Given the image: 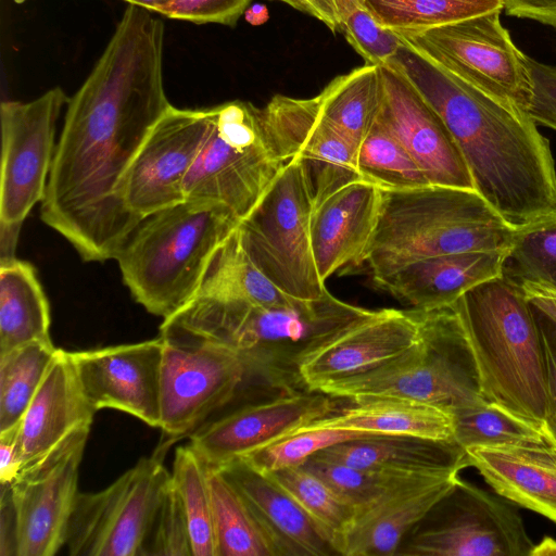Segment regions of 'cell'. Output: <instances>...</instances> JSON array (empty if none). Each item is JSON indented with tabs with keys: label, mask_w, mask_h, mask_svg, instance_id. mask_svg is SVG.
Instances as JSON below:
<instances>
[{
	"label": "cell",
	"mask_w": 556,
	"mask_h": 556,
	"mask_svg": "<svg viewBox=\"0 0 556 556\" xmlns=\"http://www.w3.org/2000/svg\"><path fill=\"white\" fill-rule=\"evenodd\" d=\"M128 4L93 68L68 100L41 220L85 262L115 256L141 219L126 207L124 177L172 106L164 86V24Z\"/></svg>",
	"instance_id": "obj_1"
},
{
	"label": "cell",
	"mask_w": 556,
	"mask_h": 556,
	"mask_svg": "<svg viewBox=\"0 0 556 556\" xmlns=\"http://www.w3.org/2000/svg\"><path fill=\"white\" fill-rule=\"evenodd\" d=\"M401 39L391 63L442 117L478 193L514 227L556 211L555 161L548 139L530 116Z\"/></svg>",
	"instance_id": "obj_2"
},
{
	"label": "cell",
	"mask_w": 556,
	"mask_h": 556,
	"mask_svg": "<svg viewBox=\"0 0 556 556\" xmlns=\"http://www.w3.org/2000/svg\"><path fill=\"white\" fill-rule=\"evenodd\" d=\"M371 311L333 296L265 307L198 294L160 327V336L208 342L235 352L247 377L281 393L306 391L300 369L308 354Z\"/></svg>",
	"instance_id": "obj_3"
},
{
	"label": "cell",
	"mask_w": 556,
	"mask_h": 556,
	"mask_svg": "<svg viewBox=\"0 0 556 556\" xmlns=\"http://www.w3.org/2000/svg\"><path fill=\"white\" fill-rule=\"evenodd\" d=\"M514 228L475 189H381L378 222L361 265L377 283L425 257L508 249Z\"/></svg>",
	"instance_id": "obj_4"
},
{
	"label": "cell",
	"mask_w": 556,
	"mask_h": 556,
	"mask_svg": "<svg viewBox=\"0 0 556 556\" xmlns=\"http://www.w3.org/2000/svg\"><path fill=\"white\" fill-rule=\"evenodd\" d=\"M239 222L210 200H185L143 217L115 256L135 301L163 319L186 306Z\"/></svg>",
	"instance_id": "obj_5"
},
{
	"label": "cell",
	"mask_w": 556,
	"mask_h": 556,
	"mask_svg": "<svg viewBox=\"0 0 556 556\" xmlns=\"http://www.w3.org/2000/svg\"><path fill=\"white\" fill-rule=\"evenodd\" d=\"M453 307L471 349L484 400L544 425V346L523 288L502 274L468 290Z\"/></svg>",
	"instance_id": "obj_6"
},
{
	"label": "cell",
	"mask_w": 556,
	"mask_h": 556,
	"mask_svg": "<svg viewBox=\"0 0 556 556\" xmlns=\"http://www.w3.org/2000/svg\"><path fill=\"white\" fill-rule=\"evenodd\" d=\"M418 341L386 364L323 386L334 399L392 396L437 406L451 414L486 402L477 366L453 305L420 311Z\"/></svg>",
	"instance_id": "obj_7"
},
{
	"label": "cell",
	"mask_w": 556,
	"mask_h": 556,
	"mask_svg": "<svg viewBox=\"0 0 556 556\" xmlns=\"http://www.w3.org/2000/svg\"><path fill=\"white\" fill-rule=\"evenodd\" d=\"M211 109L207 136L184 181L185 200L222 203L241 220L285 164L269 146L260 108L233 100Z\"/></svg>",
	"instance_id": "obj_8"
},
{
	"label": "cell",
	"mask_w": 556,
	"mask_h": 556,
	"mask_svg": "<svg viewBox=\"0 0 556 556\" xmlns=\"http://www.w3.org/2000/svg\"><path fill=\"white\" fill-rule=\"evenodd\" d=\"M313 208L301 167L291 161L237 226L243 249L264 276L288 296L304 301L327 290L312 250Z\"/></svg>",
	"instance_id": "obj_9"
},
{
	"label": "cell",
	"mask_w": 556,
	"mask_h": 556,
	"mask_svg": "<svg viewBox=\"0 0 556 556\" xmlns=\"http://www.w3.org/2000/svg\"><path fill=\"white\" fill-rule=\"evenodd\" d=\"M504 500L458 477L396 555L530 556L534 543L521 516Z\"/></svg>",
	"instance_id": "obj_10"
},
{
	"label": "cell",
	"mask_w": 556,
	"mask_h": 556,
	"mask_svg": "<svg viewBox=\"0 0 556 556\" xmlns=\"http://www.w3.org/2000/svg\"><path fill=\"white\" fill-rule=\"evenodd\" d=\"M161 453L143 457L111 485L78 493L65 545L72 556H140L162 491L172 475Z\"/></svg>",
	"instance_id": "obj_11"
},
{
	"label": "cell",
	"mask_w": 556,
	"mask_h": 556,
	"mask_svg": "<svg viewBox=\"0 0 556 556\" xmlns=\"http://www.w3.org/2000/svg\"><path fill=\"white\" fill-rule=\"evenodd\" d=\"M500 13L401 38L456 77L526 112L531 94L528 56L513 42Z\"/></svg>",
	"instance_id": "obj_12"
},
{
	"label": "cell",
	"mask_w": 556,
	"mask_h": 556,
	"mask_svg": "<svg viewBox=\"0 0 556 556\" xmlns=\"http://www.w3.org/2000/svg\"><path fill=\"white\" fill-rule=\"evenodd\" d=\"M68 100L61 87H54L27 102L1 103L0 227L21 228L31 208L43 200L56 148L58 119Z\"/></svg>",
	"instance_id": "obj_13"
},
{
	"label": "cell",
	"mask_w": 556,
	"mask_h": 556,
	"mask_svg": "<svg viewBox=\"0 0 556 556\" xmlns=\"http://www.w3.org/2000/svg\"><path fill=\"white\" fill-rule=\"evenodd\" d=\"M266 138L283 163L296 162L314 207L345 185L361 180L357 147L319 111L316 96H274L261 109Z\"/></svg>",
	"instance_id": "obj_14"
},
{
	"label": "cell",
	"mask_w": 556,
	"mask_h": 556,
	"mask_svg": "<svg viewBox=\"0 0 556 556\" xmlns=\"http://www.w3.org/2000/svg\"><path fill=\"white\" fill-rule=\"evenodd\" d=\"M162 338L160 428L178 438L230 402L247 370L235 352L220 345Z\"/></svg>",
	"instance_id": "obj_15"
},
{
	"label": "cell",
	"mask_w": 556,
	"mask_h": 556,
	"mask_svg": "<svg viewBox=\"0 0 556 556\" xmlns=\"http://www.w3.org/2000/svg\"><path fill=\"white\" fill-rule=\"evenodd\" d=\"M212 109L170 106L154 125L122 186L126 207L139 219L185 201L184 181L211 126Z\"/></svg>",
	"instance_id": "obj_16"
},
{
	"label": "cell",
	"mask_w": 556,
	"mask_h": 556,
	"mask_svg": "<svg viewBox=\"0 0 556 556\" xmlns=\"http://www.w3.org/2000/svg\"><path fill=\"white\" fill-rule=\"evenodd\" d=\"M88 434H78L45 460L22 470L10 485L16 556H52L65 545Z\"/></svg>",
	"instance_id": "obj_17"
},
{
	"label": "cell",
	"mask_w": 556,
	"mask_h": 556,
	"mask_svg": "<svg viewBox=\"0 0 556 556\" xmlns=\"http://www.w3.org/2000/svg\"><path fill=\"white\" fill-rule=\"evenodd\" d=\"M164 339L70 352L81 390L96 409L125 412L161 426Z\"/></svg>",
	"instance_id": "obj_18"
},
{
	"label": "cell",
	"mask_w": 556,
	"mask_h": 556,
	"mask_svg": "<svg viewBox=\"0 0 556 556\" xmlns=\"http://www.w3.org/2000/svg\"><path fill=\"white\" fill-rule=\"evenodd\" d=\"M380 72L377 118L403 143L430 185L475 189L467 163L438 112L395 64L381 65Z\"/></svg>",
	"instance_id": "obj_19"
},
{
	"label": "cell",
	"mask_w": 556,
	"mask_h": 556,
	"mask_svg": "<svg viewBox=\"0 0 556 556\" xmlns=\"http://www.w3.org/2000/svg\"><path fill=\"white\" fill-rule=\"evenodd\" d=\"M338 407L334 397L318 391L276 393L199 428L190 435V446L208 467H217L330 415Z\"/></svg>",
	"instance_id": "obj_20"
},
{
	"label": "cell",
	"mask_w": 556,
	"mask_h": 556,
	"mask_svg": "<svg viewBox=\"0 0 556 556\" xmlns=\"http://www.w3.org/2000/svg\"><path fill=\"white\" fill-rule=\"evenodd\" d=\"M420 311H371L306 356L300 369L306 391L375 369L419 339Z\"/></svg>",
	"instance_id": "obj_21"
},
{
	"label": "cell",
	"mask_w": 556,
	"mask_h": 556,
	"mask_svg": "<svg viewBox=\"0 0 556 556\" xmlns=\"http://www.w3.org/2000/svg\"><path fill=\"white\" fill-rule=\"evenodd\" d=\"M96 412L81 390L70 352L58 349L20 422L21 471L89 432Z\"/></svg>",
	"instance_id": "obj_22"
},
{
	"label": "cell",
	"mask_w": 556,
	"mask_h": 556,
	"mask_svg": "<svg viewBox=\"0 0 556 556\" xmlns=\"http://www.w3.org/2000/svg\"><path fill=\"white\" fill-rule=\"evenodd\" d=\"M214 468L245 502L276 556L338 555L328 533L270 475L242 458Z\"/></svg>",
	"instance_id": "obj_23"
},
{
	"label": "cell",
	"mask_w": 556,
	"mask_h": 556,
	"mask_svg": "<svg viewBox=\"0 0 556 556\" xmlns=\"http://www.w3.org/2000/svg\"><path fill=\"white\" fill-rule=\"evenodd\" d=\"M381 203V188L356 180L313 208L311 242L320 279L348 266H359L372 238Z\"/></svg>",
	"instance_id": "obj_24"
},
{
	"label": "cell",
	"mask_w": 556,
	"mask_h": 556,
	"mask_svg": "<svg viewBox=\"0 0 556 556\" xmlns=\"http://www.w3.org/2000/svg\"><path fill=\"white\" fill-rule=\"evenodd\" d=\"M458 476L407 483L358 509L333 540L338 555L394 556L409 531L454 485Z\"/></svg>",
	"instance_id": "obj_25"
},
{
	"label": "cell",
	"mask_w": 556,
	"mask_h": 556,
	"mask_svg": "<svg viewBox=\"0 0 556 556\" xmlns=\"http://www.w3.org/2000/svg\"><path fill=\"white\" fill-rule=\"evenodd\" d=\"M507 249L434 255L407 264L375 283L417 311L453 305L473 287L503 274Z\"/></svg>",
	"instance_id": "obj_26"
},
{
	"label": "cell",
	"mask_w": 556,
	"mask_h": 556,
	"mask_svg": "<svg viewBox=\"0 0 556 556\" xmlns=\"http://www.w3.org/2000/svg\"><path fill=\"white\" fill-rule=\"evenodd\" d=\"M466 454L494 492L556 523V444L470 446Z\"/></svg>",
	"instance_id": "obj_27"
},
{
	"label": "cell",
	"mask_w": 556,
	"mask_h": 556,
	"mask_svg": "<svg viewBox=\"0 0 556 556\" xmlns=\"http://www.w3.org/2000/svg\"><path fill=\"white\" fill-rule=\"evenodd\" d=\"M312 458L381 471L448 476L470 467L466 451L454 440L409 435H370L325 448Z\"/></svg>",
	"instance_id": "obj_28"
},
{
	"label": "cell",
	"mask_w": 556,
	"mask_h": 556,
	"mask_svg": "<svg viewBox=\"0 0 556 556\" xmlns=\"http://www.w3.org/2000/svg\"><path fill=\"white\" fill-rule=\"evenodd\" d=\"M308 422L295 431L344 429L380 435L453 440V415L437 406L392 396H369ZM294 432V431H293Z\"/></svg>",
	"instance_id": "obj_29"
},
{
	"label": "cell",
	"mask_w": 556,
	"mask_h": 556,
	"mask_svg": "<svg viewBox=\"0 0 556 556\" xmlns=\"http://www.w3.org/2000/svg\"><path fill=\"white\" fill-rule=\"evenodd\" d=\"M50 306L35 267L17 257L0 262V354L49 341Z\"/></svg>",
	"instance_id": "obj_30"
},
{
	"label": "cell",
	"mask_w": 556,
	"mask_h": 556,
	"mask_svg": "<svg viewBox=\"0 0 556 556\" xmlns=\"http://www.w3.org/2000/svg\"><path fill=\"white\" fill-rule=\"evenodd\" d=\"M381 93L380 66L364 64L334 77L316 98L324 117L357 147L376 121Z\"/></svg>",
	"instance_id": "obj_31"
},
{
	"label": "cell",
	"mask_w": 556,
	"mask_h": 556,
	"mask_svg": "<svg viewBox=\"0 0 556 556\" xmlns=\"http://www.w3.org/2000/svg\"><path fill=\"white\" fill-rule=\"evenodd\" d=\"M198 294L238 299L265 307L298 301L281 292L256 267L243 249L237 228L212 257Z\"/></svg>",
	"instance_id": "obj_32"
},
{
	"label": "cell",
	"mask_w": 556,
	"mask_h": 556,
	"mask_svg": "<svg viewBox=\"0 0 556 556\" xmlns=\"http://www.w3.org/2000/svg\"><path fill=\"white\" fill-rule=\"evenodd\" d=\"M216 556H276L245 502L231 484L208 467Z\"/></svg>",
	"instance_id": "obj_33"
},
{
	"label": "cell",
	"mask_w": 556,
	"mask_h": 556,
	"mask_svg": "<svg viewBox=\"0 0 556 556\" xmlns=\"http://www.w3.org/2000/svg\"><path fill=\"white\" fill-rule=\"evenodd\" d=\"M384 28L400 37L503 10V0H366Z\"/></svg>",
	"instance_id": "obj_34"
},
{
	"label": "cell",
	"mask_w": 556,
	"mask_h": 556,
	"mask_svg": "<svg viewBox=\"0 0 556 556\" xmlns=\"http://www.w3.org/2000/svg\"><path fill=\"white\" fill-rule=\"evenodd\" d=\"M56 352L49 340L0 354V431L21 421Z\"/></svg>",
	"instance_id": "obj_35"
},
{
	"label": "cell",
	"mask_w": 556,
	"mask_h": 556,
	"mask_svg": "<svg viewBox=\"0 0 556 556\" xmlns=\"http://www.w3.org/2000/svg\"><path fill=\"white\" fill-rule=\"evenodd\" d=\"M503 274L556 294V211L514 228Z\"/></svg>",
	"instance_id": "obj_36"
},
{
	"label": "cell",
	"mask_w": 556,
	"mask_h": 556,
	"mask_svg": "<svg viewBox=\"0 0 556 556\" xmlns=\"http://www.w3.org/2000/svg\"><path fill=\"white\" fill-rule=\"evenodd\" d=\"M356 165L363 180L381 189L430 186L407 149L377 117L357 146Z\"/></svg>",
	"instance_id": "obj_37"
},
{
	"label": "cell",
	"mask_w": 556,
	"mask_h": 556,
	"mask_svg": "<svg viewBox=\"0 0 556 556\" xmlns=\"http://www.w3.org/2000/svg\"><path fill=\"white\" fill-rule=\"evenodd\" d=\"M452 415L453 440L464 450L470 446L551 441L543 424L519 416L488 401Z\"/></svg>",
	"instance_id": "obj_38"
},
{
	"label": "cell",
	"mask_w": 556,
	"mask_h": 556,
	"mask_svg": "<svg viewBox=\"0 0 556 556\" xmlns=\"http://www.w3.org/2000/svg\"><path fill=\"white\" fill-rule=\"evenodd\" d=\"M173 481L188 520L193 556H216L208 466L189 445L176 450Z\"/></svg>",
	"instance_id": "obj_39"
},
{
	"label": "cell",
	"mask_w": 556,
	"mask_h": 556,
	"mask_svg": "<svg viewBox=\"0 0 556 556\" xmlns=\"http://www.w3.org/2000/svg\"><path fill=\"white\" fill-rule=\"evenodd\" d=\"M268 475L328 533L332 544L334 538L350 525L356 514L352 504L304 466L289 467Z\"/></svg>",
	"instance_id": "obj_40"
},
{
	"label": "cell",
	"mask_w": 556,
	"mask_h": 556,
	"mask_svg": "<svg viewBox=\"0 0 556 556\" xmlns=\"http://www.w3.org/2000/svg\"><path fill=\"white\" fill-rule=\"evenodd\" d=\"M301 466L321 478L340 496L352 504L356 511L402 485L426 478L443 477L357 468L317 458H309Z\"/></svg>",
	"instance_id": "obj_41"
},
{
	"label": "cell",
	"mask_w": 556,
	"mask_h": 556,
	"mask_svg": "<svg viewBox=\"0 0 556 556\" xmlns=\"http://www.w3.org/2000/svg\"><path fill=\"white\" fill-rule=\"evenodd\" d=\"M377 435L344 429L300 430L286 434L240 457L261 472L301 466L318 452L359 438Z\"/></svg>",
	"instance_id": "obj_42"
},
{
	"label": "cell",
	"mask_w": 556,
	"mask_h": 556,
	"mask_svg": "<svg viewBox=\"0 0 556 556\" xmlns=\"http://www.w3.org/2000/svg\"><path fill=\"white\" fill-rule=\"evenodd\" d=\"M341 33L365 64L392 62L402 45L400 36L384 28L371 13L366 0H334Z\"/></svg>",
	"instance_id": "obj_43"
},
{
	"label": "cell",
	"mask_w": 556,
	"mask_h": 556,
	"mask_svg": "<svg viewBox=\"0 0 556 556\" xmlns=\"http://www.w3.org/2000/svg\"><path fill=\"white\" fill-rule=\"evenodd\" d=\"M140 556H193L188 520L172 477L154 509Z\"/></svg>",
	"instance_id": "obj_44"
},
{
	"label": "cell",
	"mask_w": 556,
	"mask_h": 556,
	"mask_svg": "<svg viewBox=\"0 0 556 556\" xmlns=\"http://www.w3.org/2000/svg\"><path fill=\"white\" fill-rule=\"evenodd\" d=\"M252 0H173L159 14L194 24H220L233 27Z\"/></svg>",
	"instance_id": "obj_45"
},
{
	"label": "cell",
	"mask_w": 556,
	"mask_h": 556,
	"mask_svg": "<svg viewBox=\"0 0 556 556\" xmlns=\"http://www.w3.org/2000/svg\"><path fill=\"white\" fill-rule=\"evenodd\" d=\"M531 94L526 113L535 124L556 130V67L528 56Z\"/></svg>",
	"instance_id": "obj_46"
},
{
	"label": "cell",
	"mask_w": 556,
	"mask_h": 556,
	"mask_svg": "<svg viewBox=\"0 0 556 556\" xmlns=\"http://www.w3.org/2000/svg\"><path fill=\"white\" fill-rule=\"evenodd\" d=\"M533 309L541 331L545 356L544 427L549 440L556 444V323L534 307Z\"/></svg>",
	"instance_id": "obj_47"
},
{
	"label": "cell",
	"mask_w": 556,
	"mask_h": 556,
	"mask_svg": "<svg viewBox=\"0 0 556 556\" xmlns=\"http://www.w3.org/2000/svg\"><path fill=\"white\" fill-rule=\"evenodd\" d=\"M20 422L12 428L0 431L1 486L11 485L21 472L22 460L18 445Z\"/></svg>",
	"instance_id": "obj_48"
},
{
	"label": "cell",
	"mask_w": 556,
	"mask_h": 556,
	"mask_svg": "<svg viewBox=\"0 0 556 556\" xmlns=\"http://www.w3.org/2000/svg\"><path fill=\"white\" fill-rule=\"evenodd\" d=\"M503 10L556 28V0H503Z\"/></svg>",
	"instance_id": "obj_49"
},
{
	"label": "cell",
	"mask_w": 556,
	"mask_h": 556,
	"mask_svg": "<svg viewBox=\"0 0 556 556\" xmlns=\"http://www.w3.org/2000/svg\"><path fill=\"white\" fill-rule=\"evenodd\" d=\"M280 1L320 21L333 34L341 33V24L334 0H269Z\"/></svg>",
	"instance_id": "obj_50"
},
{
	"label": "cell",
	"mask_w": 556,
	"mask_h": 556,
	"mask_svg": "<svg viewBox=\"0 0 556 556\" xmlns=\"http://www.w3.org/2000/svg\"><path fill=\"white\" fill-rule=\"evenodd\" d=\"M0 555L16 556V519L10 485L1 486Z\"/></svg>",
	"instance_id": "obj_51"
},
{
	"label": "cell",
	"mask_w": 556,
	"mask_h": 556,
	"mask_svg": "<svg viewBox=\"0 0 556 556\" xmlns=\"http://www.w3.org/2000/svg\"><path fill=\"white\" fill-rule=\"evenodd\" d=\"M520 286L531 305L556 323V294L530 285Z\"/></svg>",
	"instance_id": "obj_52"
},
{
	"label": "cell",
	"mask_w": 556,
	"mask_h": 556,
	"mask_svg": "<svg viewBox=\"0 0 556 556\" xmlns=\"http://www.w3.org/2000/svg\"><path fill=\"white\" fill-rule=\"evenodd\" d=\"M244 15L247 22L253 26L264 24L269 17L267 8L264 4H254L249 7L245 10Z\"/></svg>",
	"instance_id": "obj_53"
},
{
	"label": "cell",
	"mask_w": 556,
	"mask_h": 556,
	"mask_svg": "<svg viewBox=\"0 0 556 556\" xmlns=\"http://www.w3.org/2000/svg\"><path fill=\"white\" fill-rule=\"evenodd\" d=\"M556 555V540L551 536H544L534 547L530 556Z\"/></svg>",
	"instance_id": "obj_54"
},
{
	"label": "cell",
	"mask_w": 556,
	"mask_h": 556,
	"mask_svg": "<svg viewBox=\"0 0 556 556\" xmlns=\"http://www.w3.org/2000/svg\"><path fill=\"white\" fill-rule=\"evenodd\" d=\"M128 4H135L144 8L151 12L159 13V11L170 3L173 0H124Z\"/></svg>",
	"instance_id": "obj_55"
}]
</instances>
